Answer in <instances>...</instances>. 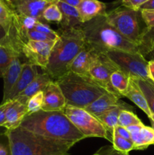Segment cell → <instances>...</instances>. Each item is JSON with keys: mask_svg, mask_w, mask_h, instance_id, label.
Listing matches in <instances>:
<instances>
[{"mask_svg": "<svg viewBox=\"0 0 154 155\" xmlns=\"http://www.w3.org/2000/svg\"><path fill=\"white\" fill-rule=\"evenodd\" d=\"M20 127L36 134L74 145L85 139L68 119L63 110H40L27 115Z\"/></svg>", "mask_w": 154, "mask_h": 155, "instance_id": "1", "label": "cell"}, {"mask_svg": "<svg viewBox=\"0 0 154 155\" xmlns=\"http://www.w3.org/2000/svg\"><path fill=\"white\" fill-rule=\"evenodd\" d=\"M10 155H66L74 144L56 140L21 127L7 130Z\"/></svg>", "mask_w": 154, "mask_h": 155, "instance_id": "2", "label": "cell"}, {"mask_svg": "<svg viewBox=\"0 0 154 155\" xmlns=\"http://www.w3.org/2000/svg\"><path fill=\"white\" fill-rule=\"evenodd\" d=\"M59 38L51 50L48 65L44 71L54 81L69 72L74 58L86 43L81 26L67 30L59 29Z\"/></svg>", "mask_w": 154, "mask_h": 155, "instance_id": "3", "label": "cell"}, {"mask_svg": "<svg viewBox=\"0 0 154 155\" xmlns=\"http://www.w3.org/2000/svg\"><path fill=\"white\" fill-rule=\"evenodd\" d=\"M85 41L92 48L101 52L120 50L140 52L137 45L122 36L107 21L106 15L96 17L81 25Z\"/></svg>", "mask_w": 154, "mask_h": 155, "instance_id": "4", "label": "cell"}, {"mask_svg": "<svg viewBox=\"0 0 154 155\" xmlns=\"http://www.w3.org/2000/svg\"><path fill=\"white\" fill-rule=\"evenodd\" d=\"M63 92L66 105L83 108L107 92L90 77L69 72L55 80Z\"/></svg>", "mask_w": 154, "mask_h": 155, "instance_id": "5", "label": "cell"}, {"mask_svg": "<svg viewBox=\"0 0 154 155\" xmlns=\"http://www.w3.org/2000/svg\"><path fill=\"white\" fill-rule=\"evenodd\" d=\"M107 21L126 39L139 46L143 32L146 27H142L140 11H134L123 5L107 12Z\"/></svg>", "mask_w": 154, "mask_h": 155, "instance_id": "6", "label": "cell"}, {"mask_svg": "<svg viewBox=\"0 0 154 155\" xmlns=\"http://www.w3.org/2000/svg\"><path fill=\"white\" fill-rule=\"evenodd\" d=\"M107 57L114 62L121 71L130 77H137L151 80L149 71V61L140 52L112 50L104 51Z\"/></svg>", "mask_w": 154, "mask_h": 155, "instance_id": "7", "label": "cell"}, {"mask_svg": "<svg viewBox=\"0 0 154 155\" xmlns=\"http://www.w3.org/2000/svg\"><path fill=\"white\" fill-rule=\"evenodd\" d=\"M63 112L75 128L85 139L99 137L112 142V137L109 135L103 124L85 109L66 105Z\"/></svg>", "mask_w": 154, "mask_h": 155, "instance_id": "8", "label": "cell"}, {"mask_svg": "<svg viewBox=\"0 0 154 155\" xmlns=\"http://www.w3.org/2000/svg\"><path fill=\"white\" fill-rule=\"evenodd\" d=\"M97 51L96 57L91 65L89 77L104 90L121 98V96L116 92L110 82L111 74L114 71H120V69L107 57L105 53Z\"/></svg>", "mask_w": 154, "mask_h": 155, "instance_id": "9", "label": "cell"}, {"mask_svg": "<svg viewBox=\"0 0 154 155\" xmlns=\"http://www.w3.org/2000/svg\"><path fill=\"white\" fill-rule=\"evenodd\" d=\"M56 41H27L21 45V54L27 62L45 71Z\"/></svg>", "mask_w": 154, "mask_h": 155, "instance_id": "10", "label": "cell"}, {"mask_svg": "<svg viewBox=\"0 0 154 155\" xmlns=\"http://www.w3.org/2000/svg\"><path fill=\"white\" fill-rule=\"evenodd\" d=\"M57 0H14L12 8L15 13L23 16L35 18L45 23L43 12L49 5L55 3Z\"/></svg>", "mask_w": 154, "mask_h": 155, "instance_id": "11", "label": "cell"}, {"mask_svg": "<svg viewBox=\"0 0 154 155\" xmlns=\"http://www.w3.org/2000/svg\"><path fill=\"white\" fill-rule=\"evenodd\" d=\"M66 101L60 86L55 81H51L43 91L42 110L46 111L63 110Z\"/></svg>", "mask_w": 154, "mask_h": 155, "instance_id": "12", "label": "cell"}, {"mask_svg": "<svg viewBox=\"0 0 154 155\" xmlns=\"http://www.w3.org/2000/svg\"><path fill=\"white\" fill-rule=\"evenodd\" d=\"M97 53L98 51L86 42L71 64L69 71L78 75L89 77L91 65L96 57Z\"/></svg>", "mask_w": 154, "mask_h": 155, "instance_id": "13", "label": "cell"}, {"mask_svg": "<svg viewBox=\"0 0 154 155\" xmlns=\"http://www.w3.org/2000/svg\"><path fill=\"white\" fill-rule=\"evenodd\" d=\"M131 135V140L134 144V150L146 149L154 144V130L152 127H146L143 124L127 127Z\"/></svg>", "mask_w": 154, "mask_h": 155, "instance_id": "14", "label": "cell"}, {"mask_svg": "<svg viewBox=\"0 0 154 155\" xmlns=\"http://www.w3.org/2000/svg\"><path fill=\"white\" fill-rule=\"evenodd\" d=\"M121 98L110 92H106L104 95L100 96L94 101L91 104L85 107V110L95 116V117L100 116L104 112L109 110L119 107V106L126 105V103L121 101Z\"/></svg>", "mask_w": 154, "mask_h": 155, "instance_id": "15", "label": "cell"}, {"mask_svg": "<svg viewBox=\"0 0 154 155\" xmlns=\"http://www.w3.org/2000/svg\"><path fill=\"white\" fill-rule=\"evenodd\" d=\"M22 58L25 59V58L24 56L15 57L3 75L2 78L4 80V90H3L2 102L7 101L8 96L10 94L11 91L12 90L15 83H17L18 78H19L20 75H21L23 65H24V62H26L22 61V60H21Z\"/></svg>", "mask_w": 154, "mask_h": 155, "instance_id": "16", "label": "cell"}, {"mask_svg": "<svg viewBox=\"0 0 154 155\" xmlns=\"http://www.w3.org/2000/svg\"><path fill=\"white\" fill-rule=\"evenodd\" d=\"M38 74L39 73H38L37 67L36 65L32 64L27 61L24 62L21 75L8 96L7 101L14 100L21 92L25 90L26 88L34 80Z\"/></svg>", "mask_w": 154, "mask_h": 155, "instance_id": "17", "label": "cell"}, {"mask_svg": "<svg viewBox=\"0 0 154 155\" xmlns=\"http://www.w3.org/2000/svg\"><path fill=\"white\" fill-rule=\"evenodd\" d=\"M82 24L98 16L107 15V5L98 0H82L77 7Z\"/></svg>", "mask_w": 154, "mask_h": 155, "instance_id": "18", "label": "cell"}, {"mask_svg": "<svg viewBox=\"0 0 154 155\" xmlns=\"http://www.w3.org/2000/svg\"><path fill=\"white\" fill-rule=\"evenodd\" d=\"M52 80L49 74L44 71L43 73L38 74L37 76L34 78V80L30 83L28 86L25 89V90L21 92L14 100L20 101L22 104L27 105L28 100L35 94L39 92H43L45 88Z\"/></svg>", "mask_w": 154, "mask_h": 155, "instance_id": "19", "label": "cell"}, {"mask_svg": "<svg viewBox=\"0 0 154 155\" xmlns=\"http://www.w3.org/2000/svg\"><path fill=\"white\" fill-rule=\"evenodd\" d=\"M27 114V105L17 100H11L10 104L6 110V122L4 127L7 130L18 128L21 126Z\"/></svg>", "mask_w": 154, "mask_h": 155, "instance_id": "20", "label": "cell"}, {"mask_svg": "<svg viewBox=\"0 0 154 155\" xmlns=\"http://www.w3.org/2000/svg\"><path fill=\"white\" fill-rule=\"evenodd\" d=\"M56 4L62 13V21L60 23L61 30L76 28L82 24L77 8L72 7L61 1L57 0Z\"/></svg>", "mask_w": 154, "mask_h": 155, "instance_id": "21", "label": "cell"}, {"mask_svg": "<svg viewBox=\"0 0 154 155\" xmlns=\"http://www.w3.org/2000/svg\"><path fill=\"white\" fill-rule=\"evenodd\" d=\"M17 56L23 55L8 38L5 36L0 41V77L2 78L7 68Z\"/></svg>", "mask_w": 154, "mask_h": 155, "instance_id": "22", "label": "cell"}, {"mask_svg": "<svg viewBox=\"0 0 154 155\" xmlns=\"http://www.w3.org/2000/svg\"><path fill=\"white\" fill-rule=\"evenodd\" d=\"M121 110L134 111V108L132 106L127 104L126 105L119 106V107H115V108L111 109V110H107V111L104 112L100 116L97 117V119L103 124V126L105 127L106 130L111 137L113 136L114 129L118 125V118H119V115Z\"/></svg>", "mask_w": 154, "mask_h": 155, "instance_id": "23", "label": "cell"}, {"mask_svg": "<svg viewBox=\"0 0 154 155\" xmlns=\"http://www.w3.org/2000/svg\"><path fill=\"white\" fill-rule=\"evenodd\" d=\"M124 97L128 98L132 102H134L139 108L141 109L147 115L149 119L151 117L152 114L149 110L146 98L139 86L131 77H130L129 85H128V89L124 95Z\"/></svg>", "mask_w": 154, "mask_h": 155, "instance_id": "24", "label": "cell"}, {"mask_svg": "<svg viewBox=\"0 0 154 155\" xmlns=\"http://www.w3.org/2000/svg\"><path fill=\"white\" fill-rule=\"evenodd\" d=\"M130 77L121 71H116L110 76V82L118 94L123 98L129 85Z\"/></svg>", "mask_w": 154, "mask_h": 155, "instance_id": "25", "label": "cell"}, {"mask_svg": "<svg viewBox=\"0 0 154 155\" xmlns=\"http://www.w3.org/2000/svg\"><path fill=\"white\" fill-rule=\"evenodd\" d=\"M143 92L151 113L154 114V83L152 80H146L137 77H131Z\"/></svg>", "mask_w": 154, "mask_h": 155, "instance_id": "26", "label": "cell"}, {"mask_svg": "<svg viewBox=\"0 0 154 155\" xmlns=\"http://www.w3.org/2000/svg\"><path fill=\"white\" fill-rule=\"evenodd\" d=\"M154 46V27H146L141 36L140 45L138 46L140 54L146 57Z\"/></svg>", "mask_w": 154, "mask_h": 155, "instance_id": "27", "label": "cell"}, {"mask_svg": "<svg viewBox=\"0 0 154 155\" xmlns=\"http://www.w3.org/2000/svg\"><path fill=\"white\" fill-rule=\"evenodd\" d=\"M14 11L5 3L0 1V24L8 33L13 23Z\"/></svg>", "mask_w": 154, "mask_h": 155, "instance_id": "28", "label": "cell"}, {"mask_svg": "<svg viewBox=\"0 0 154 155\" xmlns=\"http://www.w3.org/2000/svg\"><path fill=\"white\" fill-rule=\"evenodd\" d=\"M140 119L134 114L133 111L130 110H121L119 113V118H118V126H120L122 127H131L133 125H138L142 124Z\"/></svg>", "mask_w": 154, "mask_h": 155, "instance_id": "29", "label": "cell"}, {"mask_svg": "<svg viewBox=\"0 0 154 155\" xmlns=\"http://www.w3.org/2000/svg\"><path fill=\"white\" fill-rule=\"evenodd\" d=\"M112 143H113V148L121 152L128 154L129 151L134 150V144H133L132 141L123 139L118 136L114 132L112 136Z\"/></svg>", "mask_w": 154, "mask_h": 155, "instance_id": "30", "label": "cell"}, {"mask_svg": "<svg viewBox=\"0 0 154 155\" xmlns=\"http://www.w3.org/2000/svg\"><path fill=\"white\" fill-rule=\"evenodd\" d=\"M43 18L45 22H54L60 24L62 21V13L57 4L49 5L43 12Z\"/></svg>", "mask_w": 154, "mask_h": 155, "instance_id": "31", "label": "cell"}, {"mask_svg": "<svg viewBox=\"0 0 154 155\" xmlns=\"http://www.w3.org/2000/svg\"><path fill=\"white\" fill-rule=\"evenodd\" d=\"M42 103H43V92H39L33 95L27 101V107L28 111L27 115L42 110Z\"/></svg>", "mask_w": 154, "mask_h": 155, "instance_id": "32", "label": "cell"}, {"mask_svg": "<svg viewBox=\"0 0 154 155\" xmlns=\"http://www.w3.org/2000/svg\"><path fill=\"white\" fill-rule=\"evenodd\" d=\"M140 15L141 18L144 22L146 27H154V10L150 9H145V10H140Z\"/></svg>", "mask_w": 154, "mask_h": 155, "instance_id": "33", "label": "cell"}, {"mask_svg": "<svg viewBox=\"0 0 154 155\" xmlns=\"http://www.w3.org/2000/svg\"><path fill=\"white\" fill-rule=\"evenodd\" d=\"M93 155H128V154L117 151L113 148V145H106L101 147Z\"/></svg>", "mask_w": 154, "mask_h": 155, "instance_id": "34", "label": "cell"}, {"mask_svg": "<svg viewBox=\"0 0 154 155\" xmlns=\"http://www.w3.org/2000/svg\"><path fill=\"white\" fill-rule=\"evenodd\" d=\"M149 0H122V5L134 11H140V6Z\"/></svg>", "mask_w": 154, "mask_h": 155, "instance_id": "35", "label": "cell"}, {"mask_svg": "<svg viewBox=\"0 0 154 155\" xmlns=\"http://www.w3.org/2000/svg\"><path fill=\"white\" fill-rule=\"evenodd\" d=\"M10 103L11 100H8V101H5V102H2V104H0V127H4L5 124L6 110H7Z\"/></svg>", "mask_w": 154, "mask_h": 155, "instance_id": "36", "label": "cell"}, {"mask_svg": "<svg viewBox=\"0 0 154 155\" xmlns=\"http://www.w3.org/2000/svg\"><path fill=\"white\" fill-rule=\"evenodd\" d=\"M113 132L116 133V134H117L118 136H120V137L123 138V139L131 140V135H130V133L125 127H122L117 125L116 127V128L114 129V131Z\"/></svg>", "mask_w": 154, "mask_h": 155, "instance_id": "37", "label": "cell"}, {"mask_svg": "<svg viewBox=\"0 0 154 155\" xmlns=\"http://www.w3.org/2000/svg\"><path fill=\"white\" fill-rule=\"evenodd\" d=\"M145 9H150V10H154V0H149L144 4L142 5L140 8V10H145Z\"/></svg>", "mask_w": 154, "mask_h": 155, "instance_id": "38", "label": "cell"}, {"mask_svg": "<svg viewBox=\"0 0 154 155\" xmlns=\"http://www.w3.org/2000/svg\"><path fill=\"white\" fill-rule=\"evenodd\" d=\"M59 1L63 2L66 3V4L72 6V7L77 8L82 2V0H59Z\"/></svg>", "mask_w": 154, "mask_h": 155, "instance_id": "39", "label": "cell"}, {"mask_svg": "<svg viewBox=\"0 0 154 155\" xmlns=\"http://www.w3.org/2000/svg\"><path fill=\"white\" fill-rule=\"evenodd\" d=\"M149 61V71L150 78L152 83H154V61Z\"/></svg>", "mask_w": 154, "mask_h": 155, "instance_id": "40", "label": "cell"}, {"mask_svg": "<svg viewBox=\"0 0 154 155\" xmlns=\"http://www.w3.org/2000/svg\"><path fill=\"white\" fill-rule=\"evenodd\" d=\"M6 35H7V32L5 30L4 27L0 24V41L4 39L6 36Z\"/></svg>", "mask_w": 154, "mask_h": 155, "instance_id": "41", "label": "cell"}, {"mask_svg": "<svg viewBox=\"0 0 154 155\" xmlns=\"http://www.w3.org/2000/svg\"><path fill=\"white\" fill-rule=\"evenodd\" d=\"M148 58L149 59V61H154V46L152 47V48L150 50V51L148 53L147 55L145 57V58Z\"/></svg>", "mask_w": 154, "mask_h": 155, "instance_id": "42", "label": "cell"}, {"mask_svg": "<svg viewBox=\"0 0 154 155\" xmlns=\"http://www.w3.org/2000/svg\"><path fill=\"white\" fill-rule=\"evenodd\" d=\"M8 151L7 149L0 143V155H7Z\"/></svg>", "mask_w": 154, "mask_h": 155, "instance_id": "43", "label": "cell"}, {"mask_svg": "<svg viewBox=\"0 0 154 155\" xmlns=\"http://www.w3.org/2000/svg\"><path fill=\"white\" fill-rule=\"evenodd\" d=\"M149 120H150L151 125H152V130H154V114H152V116H151V117L149 118Z\"/></svg>", "mask_w": 154, "mask_h": 155, "instance_id": "44", "label": "cell"}, {"mask_svg": "<svg viewBox=\"0 0 154 155\" xmlns=\"http://www.w3.org/2000/svg\"><path fill=\"white\" fill-rule=\"evenodd\" d=\"M0 1L2 2H4V3H5V4H7L8 5H9V6H10V7L11 8H12V5H11V3L9 2L8 0H0ZM12 9H13V8H12Z\"/></svg>", "mask_w": 154, "mask_h": 155, "instance_id": "45", "label": "cell"}, {"mask_svg": "<svg viewBox=\"0 0 154 155\" xmlns=\"http://www.w3.org/2000/svg\"><path fill=\"white\" fill-rule=\"evenodd\" d=\"M9 1V2L11 3V5H12V2H13L14 1V0H8Z\"/></svg>", "mask_w": 154, "mask_h": 155, "instance_id": "46", "label": "cell"}, {"mask_svg": "<svg viewBox=\"0 0 154 155\" xmlns=\"http://www.w3.org/2000/svg\"><path fill=\"white\" fill-rule=\"evenodd\" d=\"M153 145H154V144H153Z\"/></svg>", "mask_w": 154, "mask_h": 155, "instance_id": "47", "label": "cell"}, {"mask_svg": "<svg viewBox=\"0 0 154 155\" xmlns=\"http://www.w3.org/2000/svg\"></svg>", "mask_w": 154, "mask_h": 155, "instance_id": "48", "label": "cell"}]
</instances>
